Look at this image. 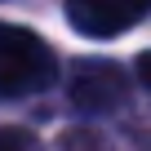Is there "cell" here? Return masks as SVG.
I'll return each instance as SVG.
<instances>
[{"label": "cell", "mask_w": 151, "mask_h": 151, "mask_svg": "<svg viewBox=\"0 0 151 151\" xmlns=\"http://www.w3.org/2000/svg\"><path fill=\"white\" fill-rule=\"evenodd\" d=\"M147 5L151 0H67V22L80 36L111 40V36H124L133 22H142Z\"/></svg>", "instance_id": "cell-3"}, {"label": "cell", "mask_w": 151, "mask_h": 151, "mask_svg": "<svg viewBox=\"0 0 151 151\" xmlns=\"http://www.w3.org/2000/svg\"><path fill=\"white\" fill-rule=\"evenodd\" d=\"M67 98L80 116H107L129 98V71L107 58H80L67 76Z\"/></svg>", "instance_id": "cell-2"}, {"label": "cell", "mask_w": 151, "mask_h": 151, "mask_svg": "<svg viewBox=\"0 0 151 151\" xmlns=\"http://www.w3.org/2000/svg\"><path fill=\"white\" fill-rule=\"evenodd\" d=\"M133 71H138V80L151 89V49H147V53H138V67H133Z\"/></svg>", "instance_id": "cell-5"}, {"label": "cell", "mask_w": 151, "mask_h": 151, "mask_svg": "<svg viewBox=\"0 0 151 151\" xmlns=\"http://www.w3.org/2000/svg\"><path fill=\"white\" fill-rule=\"evenodd\" d=\"M58 80V53L27 27L0 22V102L36 98Z\"/></svg>", "instance_id": "cell-1"}, {"label": "cell", "mask_w": 151, "mask_h": 151, "mask_svg": "<svg viewBox=\"0 0 151 151\" xmlns=\"http://www.w3.org/2000/svg\"><path fill=\"white\" fill-rule=\"evenodd\" d=\"M0 151H40V142L18 124H0Z\"/></svg>", "instance_id": "cell-4"}]
</instances>
